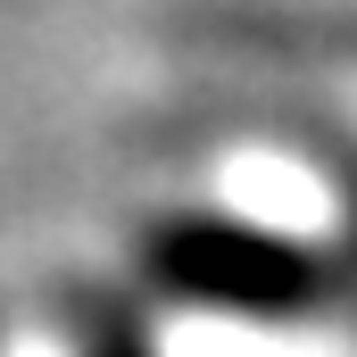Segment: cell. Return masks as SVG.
I'll return each instance as SVG.
<instances>
[{
  "mask_svg": "<svg viewBox=\"0 0 357 357\" xmlns=\"http://www.w3.org/2000/svg\"><path fill=\"white\" fill-rule=\"evenodd\" d=\"M167 266L199 291V299H233V307H299L316 291V258L282 233H250V225H208L183 233Z\"/></svg>",
  "mask_w": 357,
  "mask_h": 357,
  "instance_id": "6da1fadb",
  "label": "cell"
}]
</instances>
